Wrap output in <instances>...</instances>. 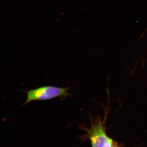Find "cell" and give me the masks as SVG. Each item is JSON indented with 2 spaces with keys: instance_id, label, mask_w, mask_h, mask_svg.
I'll use <instances>...</instances> for the list:
<instances>
[{
  "instance_id": "cell-3",
  "label": "cell",
  "mask_w": 147,
  "mask_h": 147,
  "mask_svg": "<svg viewBox=\"0 0 147 147\" xmlns=\"http://www.w3.org/2000/svg\"><path fill=\"white\" fill-rule=\"evenodd\" d=\"M113 147H116L115 146V145H114V146H113Z\"/></svg>"
},
{
  "instance_id": "cell-4",
  "label": "cell",
  "mask_w": 147,
  "mask_h": 147,
  "mask_svg": "<svg viewBox=\"0 0 147 147\" xmlns=\"http://www.w3.org/2000/svg\"></svg>"
},
{
  "instance_id": "cell-1",
  "label": "cell",
  "mask_w": 147,
  "mask_h": 147,
  "mask_svg": "<svg viewBox=\"0 0 147 147\" xmlns=\"http://www.w3.org/2000/svg\"><path fill=\"white\" fill-rule=\"evenodd\" d=\"M104 120L98 115L96 118H90L91 126L88 129V136L92 147H112L114 146L113 139L108 137L105 131Z\"/></svg>"
},
{
  "instance_id": "cell-2",
  "label": "cell",
  "mask_w": 147,
  "mask_h": 147,
  "mask_svg": "<svg viewBox=\"0 0 147 147\" xmlns=\"http://www.w3.org/2000/svg\"><path fill=\"white\" fill-rule=\"evenodd\" d=\"M68 89L69 88L46 86L30 90L26 92L27 99L23 105L35 100H50L58 97L65 98L69 95Z\"/></svg>"
}]
</instances>
